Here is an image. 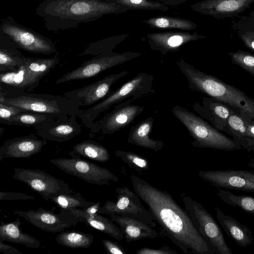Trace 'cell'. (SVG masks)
I'll return each instance as SVG.
<instances>
[{
	"label": "cell",
	"instance_id": "6da1fadb",
	"mask_svg": "<svg viewBox=\"0 0 254 254\" xmlns=\"http://www.w3.org/2000/svg\"><path fill=\"white\" fill-rule=\"evenodd\" d=\"M130 179L134 192L147 205L165 235L184 253L215 254L197 231L186 210L170 193L134 175Z\"/></svg>",
	"mask_w": 254,
	"mask_h": 254
},
{
	"label": "cell",
	"instance_id": "7a4b0ae2",
	"mask_svg": "<svg viewBox=\"0 0 254 254\" xmlns=\"http://www.w3.org/2000/svg\"><path fill=\"white\" fill-rule=\"evenodd\" d=\"M128 10L114 0H44L35 12L44 21L48 30L58 31Z\"/></svg>",
	"mask_w": 254,
	"mask_h": 254
},
{
	"label": "cell",
	"instance_id": "3957f363",
	"mask_svg": "<svg viewBox=\"0 0 254 254\" xmlns=\"http://www.w3.org/2000/svg\"><path fill=\"white\" fill-rule=\"evenodd\" d=\"M176 64L191 90L223 102L254 120V99L217 77L196 68L183 59Z\"/></svg>",
	"mask_w": 254,
	"mask_h": 254
},
{
	"label": "cell",
	"instance_id": "277c9868",
	"mask_svg": "<svg viewBox=\"0 0 254 254\" xmlns=\"http://www.w3.org/2000/svg\"><path fill=\"white\" fill-rule=\"evenodd\" d=\"M0 102L27 111L49 114L56 119L76 116L83 110L81 104L64 96L25 91L0 90Z\"/></svg>",
	"mask_w": 254,
	"mask_h": 254
},
{
	"label": "cell",
	"instance_id": "5b68a950",
	"mask_svg": "<svg viewBox=\"0 0 254 254\" xmlns=\"http://www.w3.org/2000/svg\"><path fill=\"white\" fill-rule=\"evenodd\" d=\"M172 111L193 139L190 142L192 146L225 151L242 148L233 139L226 136L204 119L187 109L176 105L173 107Z\"/></svg>",
	"mask_w": 254,
	"mask_h": 254
},
{
	"label": "cell",
	"instance_id": "8992f818",
	"mask_svg": "<svg viewBox=\"0 0 254 254\" xmlns=\"http://www.w3.org/2000/svg\"><path fill=\"white\" fill-rule=\"evenodd\" d=\"M153 82L152 75L146 72L139 73L101 102L90 108L83 110L77 117L85 127L91 129L95 119L112 106L129 99L134 101L153 93L155 92Z\"/></svg>",
	"mask_w": 254,
	"mask_h": 254
},
{
	"label": "cell",
	"instance_id": "52a82bcc",
	"mask_svg": "<svg viewBox=\"0 0 254 254\" xmlns=\"http://www.w3.org/2000/svg\"><path fill=\"white\" fill-rule=\"evenodd\" d=\"M181 198L195 227L215 254H233L220 227L203 205L185 194H182Z\"/></svg>",
	"mask_w": 254,
	"mask_h": 254
},
{
	"label": "cell",
	"instance_id": "ba28073f",
	"mask_svg": "<svg viewBox=\"0 0 254 254\" xmlns=\"http://www.w3.org/2000/svg\"><path fill=\"white\" fill-rule=\"evenodd\" d=\"M0 31L25 51L44 55L56 52V46L51 39L18 23L9 16L1 20Z\"/></svg>",
	"mask_w": 254,
	"mask_h": 254
},
{
	"label": "cell",
	"instance_id": "9c48e42d",
	"mask_svg": "<svg viewBox=\"0 0 254 254\" xmlns=\"http://www.w3.org/2000/svg\"><path fill=\"white\" fill-rule=\"evenodd\" d=\"M117 193L116 201L107 200L98 211L100 214H117L139 219L152 227H155V218L149 209H146L141 199L134 192L126 186L115 189Z\"/></svg>",
	"mask_w": 254,
	"mask_h": 254
},
{
	"label": "cell",
	"instance_id": "30bf717a",
	"mask_svg": "<svg viewBox=\"0 0 254 254\" xmlns=\"http://www.w3.org/2000/svg\"><path fill=\"white\" fill-rule=\"evenodd\" d=\"M140 56L141 53L133 52L122 53L112 52L97 55L84 61L78 67L65 73L56 80V84L92 78L107 69L129 62Z\"/></svg>",
	"mask_w": 254,
	"mask_h": 254
},
{
	"label": "cell",
	"instance_id": "8fae6325",
	"mask_svg": "<svg viewBox=\"0 0 254 254\" xmlns=\"http://www.w3.org/2000/svg\"><path fill=\"white\" fill-rule=\"evenodd\" d=\"M69 155L72 158H55L50 162L63 171L94 185H109L111 181L119 182V178L108 169L82 159L79 156L70 153Z\"/></svg>",
	"mask_w": 254,
	"mask_h": 254
},
{
	"label": "cell",
	"instance_id": "7c38bea8",
	"mask_svg": "<svg viewBox=\"0 0 254 254\" xmlns=\"http://www.w3.org/2000/svg\"><path fill=\"white\" fill-rule=\"evenodd\" d=\"M12 178L26 184L47 200L62 194L75 193L67 183L41 170L14 168Z\"/></svg>",
	"mask_w": 254,
	"mask_h": 254
},
{
	"label": "cell",
	"instance_id": "4fadbf2b",
	"mask_svg": "<svg viewBox=\"0 0 254 254\" xmlns=\"http://www.w3.org/2000/svg\"><path fill=\"white\" fill-rule=\"evenodd\" d=\"M13 214L24 218L39 229L53 233L64 231L80 222L70 210L63 209L57 214L40 207L36 210H16Z\"/></svg>",
	"mask_w": 254,
	"mask_h": 254
},
{
	"label": "cell",
	"instance_id": "5bb4252c",
	"mask_svg": "<svg viewBox=\"0 0 254 254\" xmlns=\"http://www.w3.org/2000/svg\"><path fill=\"white\" fill-rule=\"evenodd\" d=\"M133 101L129 99L118 104L102 119L94 122L91 130L95 133L101 130L104 134H111L128 126L144 108L142 106L131 104Z\"/></svg>",
	"mask_w": 254,
	"mask_h": 254
},
{
	"label": "cell",
	"instance_id": "9a60e30c",
	"mask_svg": "<svg viewBox=\"0 0 254 254\" xmlns=\"http://www.w3.org/2000/svg\"><path fill=\"white\" fill-rule=\"evenodd\" d=\"M197 175L218 188L254 192V171L251 170L199 171Z\"/></svg>",
	"mask_w": 254,
	"mask_h": 254
},
{
	"label": "cell",
	"instance_id": "2e32d148",
	"mask_svg": "<svg viewBox=\"0 0 254 254\" xmlns=\"http://www.w3.org/2000/svg\"><path fill=\"white\" fill-rule=\"evenodd\" d=\"M128 74V70H124L110 74L92 84L65 92L64 96L80 103L81 107L92 105L109 96L114 83Z\"/></svg>",
	"mask_w": 254,
	"mask_h": 254
},
{
	"label": "cell",
	"instance_id": "e0dca14e",
	"mask_svg": "<svg viewBox=\"0 0 254 254\" xmlns=\"http://www.w3.org/2000/svg\"><path fill=\"white\" fill-rule=\"evenodd\" d=\"M150 49L163 55L177 52L185 44L193 41L207 38L197 31L190 33L186 31L152 32L146 34Z\"/></svg>",
	"mask_w": 254,
	"mask_h": 254
},
{
	"label": "cell",
	"instance_id": "ac0fdd59",
	"mask_svg": "<svg viewBox=\"0 0 254 254\" xmlns=\"http://www.w3.org/2000/svg\"><path fill=\"white\" fill-rule=\"evenodd\" d=\"M253 2L254 0H202L190 8L200 14L220 18L237 15Z\"/></svg>",
	"mask_w": 254,
	"mask_h": 254
},
{
	"label": "cell",
	"instance_id": "d6986e66",
	"mask_svg": "<svg viewBox=\"0 0 254 254\" xmlns=\"http://www.w3.org/2000/svg\"><path fill=\"white\" fill-rule=\"evenodd\" d=\"M241 148L254 152V120L246 114L235 112L229 117L224 130Z\"/></svg>",
	"mask_w": 254,
	"mask_h": 254
},
{
	"label": "cell",
	"instance_id": "ffe728a7",
	"mask_svg": "<svg viewBox=\"0 0 254 254\" xmlns=\"http://www.w3.org/2000/svg\"><path fill=\"white\" fill-rule=\"evenodd\" d=\"M47 143V140L40 139L33 133L7 140L0 148V162L7 158L30 157L40 153Z\"/></svg>",
	"mask_w": 254,
	"mask_h": 254
},
{
	"label": "cell",
	"instance_id": "44dd1931",
	"mask_svg": "<svg viewBox=\"0 0 254 254\" xmlns=\"http://www.w3.org/2000/svg\"><path fill=\"white\" fill-rule=\"evenodd\" d=\"M193 110L217 130L224 132L230 116L238 111L230 106L211 97H203L201 103L195 102Z\"/></svg>",
	"mask_w": 254,
	"mask_h": 254
},
{
	"label": "cell",
	"instance_id": "7402d4cb",
	"mask_svg": "<svg viewBox=\"0 0 254 254\" xmlns=\"http://www.w3.org/2000/svg\"><path fill=\"white\" fill-rule=\"evenodd\" d=\"M81 132V126L77 122L76 116L55 119L36 130L43 139L58 142L68 141Z\"/></svg>",
	"mask_w": 254,
	"mask_h": 254
},
{
	"label": "cell",
	"instance_id": "603a6c76",
	"mask_svg": "<svg viewBox=\"0 0 254 254\" xmlns=\"http://www.w3.org/2000/svg\"><path fill=\"white\" fill-rule=\"evenodd\" d=\"M109 217L118 225L128 243L158 237L157 232L152 226L139 219L117 214L110 215Z\"/></svg>",
	"mask_w": 254,
	"mask_h": 254
},
{
	"label": "cell",
	"instance_id": "cb8c5ba5",
	"mask_svg": "<svg viewBox=\"0 0 254 254\" xmlns=\"http://www.w3.org/2000/svg\"><path fill=\"white\" fill-rule=\"evenodd\" d=\"M215 210L221 226L227 235L237 244L242 248H246L252 244L254 238L250 229L234 217L224 214L219 209L215 208Z\"/></svg>",
	"mask_w": 254,
	"mask_h": 254
},
{
	"label": "cell",
	"instance_id": "d4e9b609",
	"mask_svg": "<svg viewBox=\"0 0 254 254\" xmlns=\"http://www.w3.org/2000/svg\"><path fill=\"white\" fill-rule=\"evenodd\" d=\"M154 122V118L149 117L132 126L130 129L127 142L154 152L162 149L164 146L163 141L152 139L150 137Z\"/></svg>",
	"mask_w": 254,
	"mask_h": 254
},
{
	"label": "cell",
	"instance_id": "484cf974",
	"mask_svg": "<svg viewBox=\"0 0 254 254\" xmlns=\"http://www.w3.org/2000/svg\"><path fill=\"white\" fill-rule=\"evenodd\" d=\"M70 210L78 218L80 222H83L116 240H122L124 238L119 226L114 224L111 219H109L99 213L89 214L82 208H74Z\"/></svg>",
	"mask_w": 254,
	"mask_h": 254
},
{
	"label": "cell",
	"instance_id": "4316f807",
	"mask_svg": "<svg viewBox=\"0 0 254 254\" xmlns=\"http://www.w3.org/2000/svg\"><path fill=\"white\" fill-rule=\"evenodd\" d=\"M24 56L15 43L0 31V71H14L23 65Z\"/></svg>",
	"mask_w": 254,
	"mask_h": 254
},
{
	"label": "cell",
	"instance_id": "83f0119b",
	"mask_svg": "<svg viewBox=\"0 0 254 254\" xmlns=\"http://www.w3.org/2000/svg\"><path fill=\"white\" fill-rule=\"evenodd\" d=\"M60 62L57 57L50 58L26 57L23 65L28 76L32 91L38 86L41 79Z\"/></svg>",
	"mask_w": 254,
	"mask_h": 254
},
{
	"label": "cell",
	"instance_id": "f1b7e54d",
	"mask_svg": "<svg viewBox=\"0 0 254 254\" xmlns=\"http://www.w3.org/2000/svg\"><path fill=\"white\" fill-rule=\"evenodd\" d=\"M20 225L19 218L10 223H5L1 221L0 224V241L21 244L30 248H38L41 241L23 232Z\"/></svg>",
	"mask_w": 254,
	"mask_h": 254
},
{
	"label": "cell",
	"instance_id": "f546056e",
	"mask_svg": "<svg viewBox=\"0 0 254 254\" xmlns=\"http://www.w3.org/2000/svg\"><path fill=\"white\" fill-rule=\"evenodd\" d=\"M0 90L32 91L24 65L16 70L0 73Z\"/></svg>",
	"mask_w": 254,
	"mask_h": 254
},
{
	"label": "cell",
	"instance_id": "4dcf8cb0",
	"mask_svg": "<svg viewBox=\"0 0 254 254\" xmlns=\"http://www.w3.org/2000/svg\"><path fill=\"white\" fill-rule=\"evenodd\" d=\"M70 153L99 162H107L110 158L109 152L105 147L91 140H84L76 144Z\"/></svg>",
	"mask_w": 254,
	"mask_h": 254
},
{
	"label": "cell",
	"instance_id": "1f68e13d",
	"mask_svg": "<svg viewBox=\"0 0 254 254\" xmlns=\"http://www.w3.org/2000/svg\"><path fill=\"white\" fill-rule=\"evenodd\" d=\"M141 22L156 29H176L189 31L198 27L196 23L190 19L169 16H155Z\"/></svg>",
	"mask_w": 254,
	"mask_h": 254
},
{
	"label": "cell",
	"instance_id": "d6a6232c",
	"mask_svg": "<svg viewBox=\"0 0 254 254\" xmlns=\"http://www.w3.org/2000/svg\"><path fill=\"white\" fill-rule=\"evenodd\" d=\"M55 119L49 114L26 111L10 119L6 125L32 127L37 130Z\"/></svg>",
	"mask_w": 254,
	"mask_h": 254
},
{
	"label": "cell",
	"instance_id": "836d02e7",
	"mask_svg": "<svg viewBox=\"0 0 254 254\" xmlns=\"http://www.w3.org/2000/svg\"><path fill=\"white\" fill-rule=\"evenodd\" d=\"M60 245L70 248H89L94 241L93 236L78 231H62L56 238Z\"/></svg>",
	"mask_w": 254,
	"mask_h": 254
},
{
	"label": "cell",
	"instance_id": "e575fe53",
	"mask_svg": "<svg viewBox=\"0 0 254 254\" xmlns=\"http://www.w3.org/2000/svg\"><path fill=\"white\" fill-rule=\"evenodd\" d=\"M129 33L113 36L90 43L80 56L98 55L112 52L120 43L129 37Z\"/></svg>",
	"mask_w": 254,
	"mask_h": 254
},
{
	"label": "cell",
	"instance_id": "d590c367",
	"mask_svg": "<svg viewBox=\"0 0 254 254\" xmlns=\"http://www.w3.org/2000/svg\"><path fill=\"white\" fill-rule=\"evenodd\" d=\"M217 195L224 202L238 207L244 211L254 215V197L236 194L230 190L218 188Z\"/></svg>",
	"mask_w": 254,
	"mask_h": 254
},
{
	"label": "cell",
	"instance_id": "8d00e7d4",
	"mask_svg": "<svg viewBox=\"0 0 254 254\" xmlns=\"http://www.w3.org/2000/svg\"><path fill=\"white\" fill-rule=\"evenodd\" d=\"M51 200L61 209L69 210L74 208H85L95 203L87 201L79 192L62 194L53 198Z\"/></svg>",
	"mask_w": 254,
	"mask_h": 254
},
{
	"label": "cell",
	"instance_id": "74e56055",
	"mask_svg": "<svg viewBox=\"0 0 254 254\" xmlns=\"http://www.w3.org/2000/svg\"><path fill=\"white\" fill-rule=\"evenodd\" d=\"M130 10H157L168 11V5L156 0H114Z\"/></svg>",
	"mask_w": 254,
	"mask_h": 254
},
{
	"label": "cell",
	"instance_id": "f35d334b",
	"mask_svg": "<svg viewBox=\"0 0 254 254\" xmlns=\"http://www.w3.org/2000/svg\"><path fill=\"white\" fill-rule=\"evenodd\" d=\"M115 154L129 167L137 171H146L149 169L147 160L136 153L129 151L116 150Z\"/></svg>",
	"mask_w": 254,
	"mask_h": 254
},
{
	"label": "cell",
	"instance_id": "ab89813d",
	"mask_svg": "<svg viewBox=\"0 0 254 254\" xmlns=\"http://www.w3.org/2000/svg\"><path fill=\"white\" fill-rule=\"evenodd\" d=\"M231 62L250 73L254 78V54L241 50L229 52Z\"/></svg>",
	"mask_w": 254,
	"mask_h": 254
},
{
	"label": "cell",
	"instance_id": "60d3db41",
	"mask_svg": "<svg viewBox=\"0 0 254 254\" xmlns=\"http://www.w3.org/2000/svg\"><path fill=\"white\" fill-rule=\"evenodd\" d=\"M27 110L0 102V123L6 125L12 118Z\"/></svg>",
	"mask_w": 254,
	"mask_h": 254
},
{
	"label": "cell",
	"instance_id": "b9f144b4",
	"mask_svg": "<svg viewBox=\"0 0 254 254\" xmlns=\"http://www.w3.org/2000/svg\"><path fill=\"white\" fill-rule=\"evenodd\" d=\"M35 199L33 195L21 192L2 191L0 192V200H28Z\"/></svg>",
	"mask_w": 254,
	"mask_h": 254
},
{
	"label": "cell",
	"instance_id": "7bdbcfd3",
	"mask_svg": "<svg viewBox=\"0 0 254 254\" xmlns=\"http://www.w3.org/2000/svg\"><path fill=\"white\" fill-rule=\"evenodd\" d=\"M103 246L108 254H126L125 250L118 243L109 240L102 241Z\"/></svg>",
	"mask_w": 254,
	"mask_h": 254
},
{
	"label": "cell",
	"instance_id": "ee69618b",
	"mask_svg": "<svg viewBox=\"0 0 254 254\" xmlns=\"http://www.w3.org/2000/svg\"><path fill=\"white\" fill-rule=\"evenodd\" d=\"M136 253L137 254H176L177 252L169 247H162L157 249L142 248L137 250Z\"/></svg>",
	"mask_w": 254,
	"mask_h": 254
},
{
	"label": "cell",
	"instance_id": "f6af8a7d",
	"mask_svg": "<svg viewBox=\"0 0 254 254\" xmlns=\"http://www.w3.org/2000/svg\"><path fill=\"white\" fill-rule=\"evenodd\" d=\"M240 37L245 45L254 52V29L240 34Z\"/></svg>",
	"mask_w": 254,
	"mask_h": 254
},
{
	"label": "cell",
	"instance_id": "bcb514c9",
	"mask_svg": "<svg viewBox=\"0 0 254 254\" xmlns=\"http://www.w3.org/2000/svg\"><path fill=\"white\" fill-rule=\"evenodd\" d=\"M0 252L4 254H22V253L14 247L5 244L0 241Z\"/></svg>",
	"mask_w": 254,
	"mask_h": 254
},
{
	"label": "cell",
	"instance_id": "7dc6e473",
	"mask_svg": "<svg viewBox=\"0 0 254 254\" xmlns=\"http://www.w3.org/2000/svg\"><path fill=\"white\" fill-rule=\"evenodd\" d=\"M100 205L101 203L100 202H95L93 205L88 207L83 208L82 210L89 214L98 213V211L101 207Z\"/></svg>",
	"mask_w": 254,
	"mask_h": 254
},
{
	"label": "cell",
	"instance_id": "c3c4849f",
	"mask_svg": "<svg viewBox=\"0 0 254 254\" xmlns=\"http://www.w3.org/2000/svg\"><path fill=\"white\" fill-rule=\"evenodd\" d=\"M167 5H178L181 4L187 0H156Z\"/></svg>",
	"mask_w": 254,
	"mask_h": 254
}]
</instances>
